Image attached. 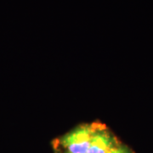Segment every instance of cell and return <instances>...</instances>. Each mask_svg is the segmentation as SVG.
<instances>
[{"label":"cell","mask_w":153,"mask_h":153,"mask_svg":"<svg viewBox=\"0 0 153 153\" xmlns=\"http://www.w3.org/2000/svg\"><path fill=\"white\" fill-rule=\"evenodd\" d=\"M55 153H69L66 152H64V151H60V150H55Z\"/></svg>","instance_id":"cell-4"},{"label":"cell","mask_w":153,"mask_h":153,"mask_svg":"<svg viewBox=\"0 0 153 153\" xmlns=\"http://www.w3.org/2000/svg\"><path fill=\"white\" fill-rule=\"evenodd\" d=\"M104 124L85 123L77 126L54 142L55 150L69 153H87L94 133Z\"/></svg>","instance_id":"cell-1"},{"label":"cell","mask_w":153,"mask_h":153,"mask_svg":"<svg viewBox=\"0 0 153 153\" xmlns=\"http://www.w3.org/2000/svg\"><path fill=\"white\" fill-rule=\"evenodd\" d=\"M120 143L117 137L103 125L94 133L87 153H109Z\"/></svg>","instance_id":"cell-2"},{"label":"cell","mask_w":153,"mask_h":153,"mask_svg":"<svg viewBox=\"0 0 153 153\" xmlns=\"http://www.w3.org/2000/svg\"><path fill=\"white\" fill-rule=\"evenodd\" d=\"M109 153H135L131 148L125 144L120 143L115 148H113Z\"/></svg>","instance_id":"cell-3"}]
</instances>
